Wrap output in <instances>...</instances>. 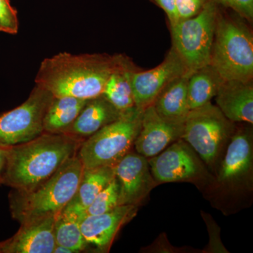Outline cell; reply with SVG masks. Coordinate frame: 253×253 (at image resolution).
Segmentation results:
<instances>
[{
    "mask_svg": "<svg viewBox=\"0 0 253 253\" xmlns=\"http://www.w3.org/2000/svg\"><path fill=\"white\" fill-rule=\"evenodd\" d=\"M8 147L0 146V186L4 184L6 163H7Z\"/></svg>",
    "mask_w": 253,
    "mask_h": 253,
    "instance_id": "f1b7e54d",
    "label": "cell"
},
{
    "mask_svg": "<svg viewBox=\"0 0 253 253\" xmlns=\"http://www.w3.org/2000/svg\"><path fill=\"white\" fill-rule=\"evenodd\" d=\"M136 206H118L103 214L86 215L81 221L82 234L87 244L109 249L121 226L133 217Z\"/></svg>",
    "mask_w": 253,
    "mask_h": 253,
    "instance_id": "9a60e30c",
    "label": "cell"
},
{
    "mask_svg": "<svg viewBox=\"0 0 253 253\" xmlns=\"http://www.w3.org/2000/svg\"><path fill=\"white\" fill-rule=\"evenodd\" d=\"M134 66L118 70L111 75L105 86L103 95L121 111L135 107L134 96L126 72Z\"/></svg>",
    "mask_w": 253,
    "mask_h": 253,
    "instance_id": "603a6c76",
    "label": "cell"
},
{
    "mask_svg": "<svg viewBox=\"0 0 253 253\" xmlns=\"http://www.w3.org/2000/svg\"><path fill=\"white\" fill-rule=\"evenodd\" d=\"M229 11L218 4L211 65L225 81H253L252 31L249 21Z\"/></svg>",
    "mask_w": 253,
    "mask_h": 253,
    "instance_id": "277c9868",
    "label": "cell"
},
{
    "mask_svg": "<svg viewBox=\"0 0 253 253\" xmlns=\"http://www.w3.org/2000/svg\"><path fill=\"white\" fill-rule=\"evenodd\" d=\"M154 4L161 8L167 15L170 26H174L178 22L176 12V0H151Z\"/></svg>",
    "mask_w": 253,
    "mask_h": 253,
    "instance_id": "83f0119b",
    "label": "cell"
},
{
    "mask_svg": "<svg viewBox=\"0 0 253 253\" xmlns=\"http://www.w3.org/2000/svg\"><path fill=\"white\" fill-rule=\"evenodd\" d=\"M225 80L208 64L190 74L188 81V101L190 110L211 102Z\"/></svg>",
    "mask_w": 253,
    "mask_h": 253,
    "instance_id": "44dd1931",
    "label": "cell"
},
{
    "mask_svg": "<svg viewBox=\"0 0 253 253\" xmlns=\"http://www.w3.org/2000/svg\"><path fill=\"white\" fill-rule=\"evenodd\" d=\"M191 73L173 80L163 88L153 106L161 117L168 121L184 124L189 111L188 81Z\"/></svg>",
    "mask_w": 253,
    "mask_h": 253,
    "instance_id": "ac0fdd59",
    "label": "cell"
},
{
    "mask_svg": "<svg viewBox=\"0 0 253 253\" xmlns=\"http://www.w3.org/2000/svg\"><path fill=\"white\" fill-rule=\"evenodd\" d=\"M75 251L73 250L68 249V248L65 247V246H59V245H56L55 246L54 252L53 253H75Z\"/></svg>",
    "mask_w": 253,
    "mask_h": 253,
    "instance_id": "f546056e",
    "label": "cell"
},
{
    "mask_svg": "<svg viewBox=\"0 0 253 253\" xmlns=\"http://www.w3.org/2000/svg\"><path fill=\"white\" fill-rule=\"evenodd\" d=\"M54 96L37 85L26 101L0 114V146L11 147L36 139L44 133V119Z\"/></svg>",
    "mask_w": 253,
    "mask_h": 253,
    "instance_id": "ba28073f",
    "label": "cell"
},
{
    "mask_svg": "<svg viewBox=\"0 0 253 253\" xmlns=\"http://www.w3.org/2000/svg\"><path fill=\"white\" fill-rule=\"evenodd\" d=\"M123 112L116 109L104 95H100L87 101L76 121L63 134L84 141L114 122L121 117Z\"/></svg>",
    "mask_w": 253,
    "mask_h": 253,
    "instance_id": "e0dca14e",
    "label": "cell"
},
{
    "mask_svg": "<svg viewBox=\"0 0 253 253\" xmlns=\"http://www.w3.org/2000/svg\"><path fill=\"white\" fill-rule=\"evenodd\" d=\"M132 66L122 54L61 52L42 61L35 83L54 96L89 100L103 94L113 73Z\"/></svg>",
    "mask_w": 253,
    "mask_h": 253,
    "instance_id": "6da1fadb",
    "label": "cell"
},
{
    "mask_svg": "<svg viewBox=\"0 0 253 253\" xmlns=\"http://www.w3.org/2000/svg\"><path fill=\"white\" fill-rule=\"evenodd\" d=\"M211 0H176V12L178 21L194 17L201 12Z\"/></svg>",
    "mask_w": 253,
    "mask_h": 253,
    "instance_id": "484cf974",
    "label": "cell"
},
{
    "mask_svg": "<svg viewBox=\"0 0 253 253\" xmlns=\"http://www.w3.org/2000/svg\"><path fill=\"white\" fill-rule=\"evenodd\" d=\"M119 206V184L116 177L96 196L85 211L86 215H95L109 212Z\"/></svg>",
    "mask_w": 253,
    "mask_h": 253,
    "instance_id": "cb8c5ba5",
    "label": "cell"
},
{
    "mask_svg": "<svg viewBox=\"0 0 253 253\" xmlns=\"http://www.w3.org/2000/svg\"><path fill=\"white\" fill-rule=\"evenodd\" d=\"M189 73L173 48L159 66L147 71L136 68L126 72L136 108L144 110L155 100L168 83L182 75Z\"/></svg>",
    "mask_w": 253,
    "mask_h": 253,
    "instance_id": "9c48e42d",
    "label": "cell"
},
{
    "mask_svg": "<svg viewBox=\"0 0 253 253\" xmlns=\"http://www.w3.org/2000/svg\"><path fill=\"white\" fill-rule=\"evenodd\" d=\"M19 28L17 11L9 0H0V32L7 34L18 33Z\"/></svg>",
    "mask_w": 253,
    "mask_h": 253,
    "instance_id": "d4e9b609",
    "label": "cell"
},
{
    "mask_svg": "<svg viewBox=\"0 0 253 253\" xmlns=\"http://www.w3.org/2000/svg\"><path fill=\"white\" fill-rule=\"evenodd\" d=\"M56 217L21 224L15 235L0 242V253H53Z\"/></svg>",
    "mask_w": 253,
    "mask_h": 253,
    "instance_id": "5bb4252c",
    "label": "cell"
},
{
    "mask_svg": "<svg viewBox=\"0 0 253 253\" xmlns=\"http://www.w3.org/2000/svg\"><path fill=\"white\" fill-rule=\"evenodd\" d=\"M116 177L114 167L84 168L73 203L84 212L98 194Z\"/></svg>",
    "mask_w": 253,
    "mask_h": 253,
    "instance_id": "7402d4cb",
    "label": "cell"
},
{
    "mask_svg": "<svg viewBox=\"0 0 253 253\" xmlns=\"http://www.w3.org/2000/svg\"><path fill=\"white\" fill-rule=\"evenodd\" d=\"M214 97L217 107L231 122L253 125V81H224Z\"/></svg>",
    "mask_w": 253,
    "mask_h": 253,
    "instance_id": "2e32d148",
    "label": "cell"
},
{
    "mask_svg": "<svg viewBox=\"0 0 253 253\" xmlns=\"http://www.w3.org/2000/svg\"><path fill=\"white\" fill-rule=\"evenodd\" d=\"M148 162L156 182L191 180L199 177L204 171L196 152L182 139L149 158Z\"/></svg>",
    "mask_w": 253,
    "mask_h": 253,
    "instance_id": "30bf717a",
    "label": "cell"
},
{
    "mask_svg": "<svg viewBox=\"0 0 253 253\" xmlns=\"http://www.w3.org/2000/svg\"><path fill=\"white\" fill-rule=\"evenodd\" d=\"M83 169L76 154L34 189L29 191L12 189L9 195L12 217L24 224L57 215L74 199Z\"/></svg>",
    "mask_w": 253,
    "mask_h": 253,
    "instance_id": "3957f363",
    "label": "cell"
},
{
    "mask_svg": "<svg viewBox=\"0 0 253 253\" xmlns=\"http://www.w3.org/2000/svg\"><path fill=\"white\" fill-rule=\"evenodd\" d=\"M253 133L251 127L235 129L225 149L218 172V181L225 186H234L244 181L252 172Z\"/></svg>",
    "mask_w": 253,
    "mask_h": 253,
    "instance_id": "4fadbf2b",
    "label": "cell"
},
{
    "mask_svg": "<svg viewBox=\"0 0 253 253\" xmlns=\"http://www.w3.org/2000/svg\"><path fill=\"white\" fill-rule=\"evenodd\" d=\"M143 111L136 106L123 111L114 122L84 139L77 154L83 168L114 167L131 151L140 131Z\"/></svg>",
    "mask_w": 253,
    "mask_h": 253,
    "instance_id": "5b68a950",
    "label": "cell"
},
{
    "mask_svg": "<svg viewBox=\"0 0 253 253\" xmlns=\"http://www.w3.org/2000/svg\"><path fill=\"white\" fill-rule=\"evenodd\" d=\"M83 141L67 134L44 132L24 144L8 147L3 184L19 191L34 189L76 156Z\"/></svg>",
    "mask_w": 253,
    "mask_h": 253,
    "instance_id": "7a4b0ae2",
    "label": "cell"
},
{
    "mask_svg": "<svg viewBox=\"0 0 253 253\" xmlns=\"http://www.w3.org/2000/svg\"><path fill=\"white\" fill-rule=\"evenodd\" d=\"M84 212L72 201L55 218L54 235L56 245L65 246L76 253L83 251L86 246L81 231V221Z\"/></svg>",
    "mask_w": 253,
    "mask_h": 253,
    "instance_id": "d6986e66",
    "label": "cell"
},
{
    "mask_svg": "<svg viewBox=\"0 0 253 253\" xmlns=\"http://www.w3.org/2000/svg\"><path fill=\"white\" fill-rule=\"evenodd\" d=\"M119 184V206H136L155 186L148 159L129 151L114 166Z\"/></svg>",
    "mask_w": 253,
    "mask_h": 253,
    "instance_id": "8fae6325",
    "label": "cell"
},
{
    "mask_svg": "<svg viewBox=\"0 0 253 253\" xmlns=\"http://www.w3.org/2000/svg\"><path fill=\"white\" fill-rule=\"evenodd\" d=\"M218 4L237 13L249 23L253 20V0H214Z\"/></svg>",
    "mask_w": 253,
    "mask_h": 253,
    "instance_id": "4316f807",
    "label": "cell"
},
{
    "mask_svg": "<svg viewBox=\"0 0 253 253\" xmlns=\"http://www.w3.org/2000/svg\"><path fill=\"white\" fill-rule=\"evenodd\" d=\"M234 123L211 103L191 110L184 123L181 139L211 168L219 164L231 136L235 131Z\"/></svg>",
    "mask_w": 253,
    "mask_h": 253,
    "instance_id": "8992f818",
    "label": "cell"
},
{
    "mask_svg": "<svg viewBox=\"0 0 253 253\" xmlns=\"http://www.w3.org/2000/svg\"><path fill=\"white\" fill-rule=\"evenodd\" d=\"M88 101L72 96H54L44 116V132L63 134Z\"/></svg>",
    "mask_w": 253,
    "mask_h": 253,
    "instance_id": "ffe728a7",
    "label": "cell"
},
{
    "mask_svg": "<svg viewBox=\"0 0 253 253\" xmlns=\"http://www.w3.org/2000/svg\"><path fill=\"white\" fill-rule=\"evenodd\" d=\"M184 124L161 117L151 105L143 111L140 131L134 144L136 152L147 159L154 157L181 139Z\"/></svg>",
    "mask_w": 253,
    "mask_h": 253,
    "instance_id": "7c38bea8",
    "label": "cell"
},
{
    "mask_svg": "<svg viewBox=\"0 0 253 253\" xmlns=\"http://www.w3.org/2000/svg\"><path fill=\"white\" fill-rule=\"evenodd\" d=\"M217 9L211 0L194 17L171 26L172 47L189 73L211 64Z\"/></svg>",
    "mask_w": 253,
    "mask_h": 253,
    "instance_id": "52a82bcc",
    "label": "cell"
}]
</instances>
